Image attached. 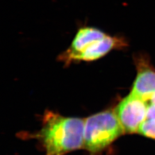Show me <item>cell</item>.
I'll list each match as a JSON object with an SVG mask.
<instances>
[{"instance_id":"obj_5","label":"cell","mask_w":155,"mask_h":155,"mask_svg":"<svg viewBox=\"0 0 155 155\" xmlns=\"http://www.w3.org/2000/svg\"><path fill=\"white\" fill-rule=\"evenodd\" d=\"M133 58L137 76L133 82L131 93L147 101L155 93V68L147 54L139 53L134 55Z\"/></svg>"},{"instance_id":"obj_2","label":"cell","mask_w":155,"mask_h":155,"mask_svg":"<svg viewBox=\"0 0 155 155\" xmlns=\"http://www.w3.org/2000/svg\"><path fill=\"white\" fill-rule=\"evenodd\" d=\"M84 120L47 111L39 138L46 155H66L83 147Z\"/></svg>"},{"instance_id":"obj_3","label":"cell","mask_w":155,"mask_h":155,"mask_svg":"<svg viewBox=\"0 0 155 155\" xmlns=\"http://www.w3.org/2000/svg\"><path fill=\"white\" fill-rule=\"evenodd\" d=\"M124 133L115 112L104 111L84 120L83 147L91 154H96Z\"/></svg>"},{"instance_id":"obj_7","label":"cell","mask_w":155,"mask_h":155,"mask_svg":"<svg viewBox=\"0 0 155 155\" xmlns=\"http://www.w3.org/2000/svg\"><path fill=\"white\" fill-rule=\"evenodd\" d=\"M146 119L155 120V104L150 103L148 104Z\"/></svg>"},{"instance_id":"obj_4","label":"cell","mask_w":155,"mask_h":155,"mask_svg":"<svg viewBox=\"0 0 155 155\" xmlns=\"http://www.w3.org/2000/svg\"><path fill=\"white\" fill-rule=\"evenodd\" d=\"M147 101L130 93L119 103L114 111L124 132H138L139 128L147 118Z\"/></svg>"},{"instance_id":"obj_8","label":"cell","mask_w":155,"mask_h":155,"mask_svg":"<svg viewBox=\"0 0 155 155\" xmlns=\"http://www.w3.org/2000/svg\"><path fill=\"white\" fill-rule=\"evenodd\" d=\"M150 103H152V104H155V93L153 95V96L152 97V98H150Z\"/></svg>"},{"instance_id":"obj_1","label":"cell","mask_w":155,"mask_h":155,"mask_svg":"<svg viewBox=\"0 0 155 155\" xmlns=\"http://www.w3.org/2000/svg\"><path fill=\"white\" fill-rule=\"evenodd\" d=\"M128 46V40L123 36H113L98 28L82 26L78 29L68 48L59 56V60L65 64L94 61L113 50H124Z\"/></svg>"},{"instance_id":"obj_6","label":"cell","mask_w":155,"mask_h":155,"mask_svg":"<svg viewBox=\"0 0 155 155\" xmlns=\"http://www.w3.org/2000/svg\"><path fill=\"white\" fill-rule=\"evenodd\" d=\"M138 133L148 138L155 139V120L146 119L141 125Z\"/></svg>"}]
</instances>
